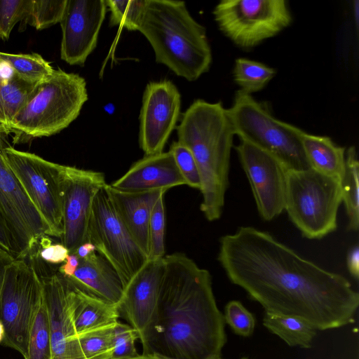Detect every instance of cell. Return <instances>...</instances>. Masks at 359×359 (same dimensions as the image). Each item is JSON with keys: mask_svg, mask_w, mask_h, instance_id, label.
<instances>
[{"mask_svg": "<svg viewBox=\"0 0 359 359\" xmlns=\"http://www.w3.org/2000/svg\"><path fill=\"white\" fill-rule=\"evenodd\" d=\"M218 261L229 280L264 311L299 317L321 331L354 322L359 294L351 283L268 232L241 226L222 236Z\"/></svg>", "mask_w": 359, "mask_h": 359, "instance_id": "1", "label": "cell"}, {"mask_svg": "<svg viewBox=\"0 0 359 359\" xmlns=\"http://www.w3.org/2000/svg\"><path fill=\"white\" fill-rule=\"evenodd\" d=\"M157 319L146 353L172 359H219L225 322L209 271L180 252L164 256Z\"/></svg>", "mask_w": 359, "mask_h": 359, "instance_id": "2", "label": "cell"}, {"mask_svg": "<svg viewBox=\"0 0 359 359\" xmlns=\"http://www.w3.org/2000/svg\"><path fill=\"white\" fill-rule=\"evenodd\" d=\"M178 142L192 153L201 182L200 206L210 222L222 216L229 187L233 129L221 102L195 100L177 126Z\"/></svg>", "mask_w": 359, "mask_h": 359, "instance_id": "3", "label": "cell"}, {"mask_svg": "<svg viewBox=\"0 0 359 359\" xmlns=\"http://www.w3.org/2000/svg\"><path fill=\"white\" fill-rule=\"evenodd\" d=\"M138 31L151 44L156 62L176 75L193 81L209 70L212 51L205 28L184 1L147 0Z\"/></svg>", "mask_w": 359, "mask_h": 359, "instance_id": "4", "label": "cell"}, {"mask_svg": "<svg viewBox=\"0 0 359 359\" xmlns=\"http://www.w3.org/2000/svg\"><path fill=\"white\" fill-rule=\"evenodd\" d=\"M88 100L85 79L58 68L37 83L15 114L8 133L13 143L48 137L66 128Z\"/></svg>", "mask_w": 359, "mask_h": 359, "instance_id": "5", "label": "cell"}, {"mask_svg": "<svg viewBox=\"0 0 359 359\" xmlns=\"http://www.w3.org/2000/svg\"><path fill=\"white\" fill-rule=\"evenodd\" d=\"M227 114L234 134L277 158L288 170L311 168L301 129L276 119L251 95L238 90Z\"/></svg>", "mask_w": 359, "mask_h": 359, "instance_id": "6", "label": "cell"}, {"mask_svg": "<svg viewBox=\"0 0 359 359\" xmlns=\"http://www.w3.org/2000/svg\"><path fill=\"white\" fill-rule=\"evenodd\" d=\"M341 181L312 168L287 170L285 210L302 236L320 239L337 227Z\"/></svg>", "mask_w": 359, "mask_h": 359, "instance_id": "7", "label": "cell"}, {"mask_svg": "<svg viewBox=\"0 0 359 359\" xmlns=\"http://www.w3.org/2000/svg\"><path fill=\"white\" fill-rule=\"evenodd\" d=\"M43 302L41 280L34 266L14 259L8 266L0 297V320L4 327L2 344L27 355L30 330Z\"/></svg>", "mask_w": 359, "mask_h": 359, "instance_id": "8", "label": "cell"}, {"mask_svg": "<svg viewBox=\"0 0 359 359\" xmlns=\"http://www.w3.org/2000/svg\"><path fill=\"white\" fill-rule=\"evenodd\" d=\"M213 14L224 34L245 49L276 36L292 22L284 0H222Z\"/></svg>", "mask_w": 359, "mask_h": 359, "instance_id": "9", "label": "cell"}, {"mask_svg": "<svg viewBox=\"0 0 359 359\" xmlns=\"http://www.w3.org/2000/svg\"><path fill=\"white\" fill-rule=\"evenodd\" d=\"M87 241L117 271L123 287L148 261L116 214L104 187L93 202Z\"/></svg>", "mask_w": 359, "mask_h": 359, "instance_id": "10", "label": "cell"}, {"mask_svg": "<svg viewBox=\"0 0 359 359\" xmlns=\"http://www.w3.org/2000/svg\"><path fill=\"white\" fill-rule=\"evenodd\" d=\"M6 159L30 201L50 226L53 237L62 235L60 187L62 165L46 161L11 146L4 149Z\"/></svg>", "mask_w": 359, "mask_h": 359, "instance_id": "11", "label": "cell"}, {"mask_svg": "<svg viewBox=\"0 0 359 359\" xmlns=\"http://www.w3.org/2000/svg\"><path fill=\"white\" fill-rule=\"evenodd\" d=\"M0 130V210L5 217L18 250V259L27 258L44 236L53 232L33 205L8 165Z\"/></svg>", "mask_w": 359, "mask_h": 359, "instance_id": "12", "label": "cell"}, {"mask_svg": "<svg viewBox=\"0 0 359 359\" xmlns=\"http://www.w3.org/2000/svg\"><path fill=\"white\" fill-rule=\"evenodd\" d=\"M104 173L63 165L60 187L62 211V244L69 253L87 242L88 226L94 198L106 186Z\"/></svg>", "mask_w": 359, "mask_h": 359, "instance_id": "13", "label": "cell"}, {"mask_svg": "<svg viewBox=\"0 0 359 359\" xmlns=\"http://www.w3.org/2000/svg\"><path fill=\"white\" fill-rule=\"evenodd\" d=\"M261 217L271 221L285 210L287 169L274 156L243 140L236 147Z\"/></svg>", "mask_w": 359, "mask_h": 359, "instance_id": "14", "label": "cell"}, {"mask_svg": "<svg viewBox=\"0 0 359 359\" xmlns=\"http://www.w3.org/2000/svg\"><path fill=\"white\" fill-rule=\"evenodd\" d=\"M163 257L144 264L123 287V296L117 305L120 317L137 332L142 353L147 351L156 323Z\"/></svg>", "mask_w": 359, "mask_h": 359, "instance_id": "15", "label": "cell"}, {"mask_svg": "<svg viewBox=\"0 0 359 359\" xmlns=\"http://www.w3.org/2000/svg\"><path fill=\"white\" fill-rule=\"evenodd\" d=\"M181 95L170 80L149 82L144 91L140 114L139 143L145 155L163 151L176 127Z\"/></svg>", "mask_w": 359, "mask_h": 359, "instance_id": "16", "label": "cell"}, {"mask_svg": "<svg viewBox=\"0 0 359 359\" xmlns=\"http://www.w3.org/2000/svg\"><path fill=\"white\" fill-rule=\"evenodd\" d=\"M39 278L50 322L52 359H85L73 321L74 287L57 270Z\"/></svg>", "mask_w": 359, "mask_h": 359, "instance_id": "17", "label": "cell"}, {"mask_svg": "<svg viewBox=\"0 0 359 359\" xmlns=\"http://www.w3.org/2000/svg\"><path fill=\"white\" fill-rule=\"evenodd\" d=\"M104 0H67L62 18L60 57L72 65H82L97 46L104 20Z\"/></svg>", "mask_w": 359, "mask_h": 359, "instance_id": "18", "label": "cell"}, {"mask_svg": "<svg viewBox=\"0 0 359 359\" xmlns=\"http://www.w3.org/2000/svg\"><path fill=\"white\" fill-rule=\"evenodd\" d=\"M186 184L170 151L145 155L135 162L128 171L110 184L128 193L168 189Z\"/></svg>", "mask_w": 359, "mask_h": 359, "instance_id": "19", "label": "cell"}, {"mask_svg": "<svg viewBox=\"0 0 359 359\" xmlns=\"http://www.w3.org/2000/svg\"><path fill=\"white\" fill-rule=\"evenodd\" d=\"M104 190L118 217L135 243L149 254V224L151 210L158 198L166 191L153 190L139 193L118 191L106 184Z\"/></svg>", "mask_w": 359, "mask_h": 359, "instance_id": "20", "label": "cell"}, {"mask_svg": "<svg viewBox=\"0 0 359 359\" xmlns=\"http://www.w3.org/2000/svg\"><path fill=\"white\" fill-rule=\"evenodd\" d=\"M65 278L82 292L114 304L118 305L123 296V284L118 273L97 251L79 259L74 275Z\"/></svg>", "mask_w": 359, "mask_h": 359, "instance_id": "21", "label": "cell"}, {"mask_svg": "<svg viewBox=\"0 0 359 359\" xmlns=\"http://www.w3.org/2000/svg\"><path fill=\"white\" fill-rule=\"evenodd\" d=\"M302 142L311 168L325 175L341 180L345 172V148L327 136L303 131Z\"/></svg>", "mask_w": 359, "mask_h": 359, "instance_id": "22", "label": "cell"}, {"mask_svg": "<svg viewBox=\"0 0 359 359\" xmlns=\"http://www.w3.org/2000/svg\"><path fill=\"white\" fill-rule=\"evenodd\" d=\"M74 290L72 313L77 334L118 321L120 316L117 304L86 294L75 287Z\"/></svg>", "mask_w": 359, "mask_h": 359, "instance_id": "23", "label": "cell"}, {"mask_svg": "<svg viewBox=\"0 0 359 359\" xmlns=\"http://www.w3.org/2000/svg\"><path fill=\"white\" fill-rule=\"evenodd\" d=\"M35 85L20 79L0 58V130L8 133L15 114Z\"/></svg>", "mask_w": 359, "mask_h": 359, "instance_id": "24", "label": "cell"}, {"mask_svg": "<svg viewBox=\"0 0 359 359\" xmlns=\"http://www.w3.org/2000/svg\"><path fill=\"white\" fill-rule=\"evenodd\" d=\"M263 325L290 346L309 348L317 330L309 322L297 316L264 311Z\"/></svg>", "mask_w": 359, "mask_h": 359, "instance_id": "25", "label": "cell"}, {"mask_svg": "<svg viewBox=\"0 0 359 359\" xmlns=\"http://www.w3.org/2000/svg\"><path fill=\"white\" fill-rule=\"evenodd\" d=\"M359 163L355 147H350L345 157V172L341 180L342 202L348 219V229L359 227Z\"/></svg>", "mask_w": 359, "mask_h": 359, "instance_id": "26", "label": "cell"}, {"mask_svg": "<svg viewBox=\"0 0 359 359\" xmlns=\"http://www.w3.org/2000/svg\"><path fill=\"white\" fill-rule=\"evenodd\" d=\"M0 58L7 62L22 81L36 85L48 76L54 69L39 54H11L0 52Z\"/></svg>", "mask_w": 359, "mask_h": 359, "instance_id": "27", "label": "cell"}, {"mask_svg": "<svg viewBox=\"0 0 359 359\" xmlns=\"http://www.w3.org/2000/svg\"><path fill=\"white\" fill-rule=\"evenodd\" d=\"M233 79L241 92L251 95L263 89L276 74V69L245 58L235 61Z\"/></svg>", "mask_w": 359, "mask_h": 359, "instance_id": "28", "label": "cell"}, {"mask_svg": "<svg viewBox=\"0 0 359 359\" xmlns=\"http://www.w3.org/2000/svg\"><path fill=\"white\" fill-rule=\"evenodd\" d=\"M25 359H52L51 332L43 301L33 322Z\"/></svg>", "mask_w": 359, "mask_h": 359, "instance_id": "29", "label": "cell"}, {"mask_svg": "<svg viewBox=\"0 0 359 359\" xmlns=\"http://www.w3.org/2000/svg\"><path fill=\"white\" fill-rule=\"evenodd\" d=\"M66 2L67 0H27L26 11L22 21L37 30L48 28L60 22Z\"/></svg>", "mask_w": 359, "mask_h": 359, "instance_id": "30", "label": "cell"}, {"mask_svg": "<svg viewBox=\"0 0 359 359\" xmlns=\"http://www.w3.org/2000/svg\"><path fill=\"white\" fill-rule=\"evenodd\" d=\"M147 0H107L110 26H119L130 31L139 30Z\"/></svg>", "mask_w": 359, "mask_h": 359, "instance_id": "31", "label": "cell"}, {"mask_svg": "<svg viewBox=\"0 0 359 359\" xmlns=\"http://www.w3.org/2000/svg\"><path fill=\"white\" fill-rule=\"evenodd\" d=\"M116 323L77 334L85 359L104 358L111 346Z\"/></svg>", "mask_w": 359, "mask_h": 359, "instance_id": "32", "label": "cell"}, {"mask_svg": "<svg viewBox=\"0 0 359 359\" xmlns=\"http://www.w3.org/2000/svg\"><path fill=\"white\" fill-rule=\"evenodd\" d=\"M161 195L154 204L149 224V248L148 260H155L165 256V208Z\"/></svg>", "mask_w": 359, "mask_h": 359, "instance_id": "33", "label": "cell"}, {"mask_svg": "<svg viewBox=\"0 0 359 359\" xmlns=\"http://www.w3.org/2000/svg\"><path fill=\"white\" fill-rule=\"evenodd\" d=\"M137 332L128 324L118 321L114 326L111 346L104 359H124L139 355L135 341Z\"/></svg>", "mask_w": 359, "mask_h": 359, "instance_id": "34", "label": "cell"}, {"mask_svg": "<svg viewBox=\"0 0 359 359\" xmlns=\"http://www.w3.org/2000/svg\"><path fill=\"white\" fill-rule=\"evenodd\" d=\"M169 151L186 184L200 190L201 177L196 160L191 151L178 141L173 142Z\"/></svg>", "mask_w": 359, "mask_h": 359, "instance_id": "35", "label": "cell"}, {"mask_svg": "<svg viewBox=\"0 0 359 359\" xmlns=\"http://www.w3.org/2000/svg\"><path fill=\"white\" fill-rule=\"evenodd\" d=\"M225 323L233 332L241 337H250L254 332L255 319L239 301L232 300L225 306L223 314Z\"/></svg>", "mask_w": 359, "mask_h": 359, "instance_id": "36", "label": "cell"}, {"mask_svg": "<svg viewBox=\"0 0 359 359\" xmlns=\"http://www.w3.org/2000/svg\"><path fill=\"white\" fill-rule=\"evenodd\" d=\"M27 0H0V39L8 40L14 26L24 19Z\"/></svg>", "mask_w": 359, "mask_h": 359, "instance_id": "37", "label": "cell"}, {"mask_svg": "<svg viewBox=\"0 0 359 359\" xmlns=\"http://www.w3.org/2000/svg\"><path fill=\"white\" fill-rule=\"evenodd\" d=\"M69 254V250L64 245L52 244L50 236H44L28 257H35L47 264L53 265L64 263Z\"/></svg>", "mask_w": 359, "mask_h": 359, "instance_id": "38", "label": "cell"}, {"mask_svg": "<svg viewBox=\"0 0 359 359\" xmlns=\"http://www.w3.org/2000/svg\"><path fill=\"white\" fill-rule=\"evenodd\" d=\"M0 247L9 252L15 259L18 250L7 221L0 210Z\"/></svg>", "mask_w": 359, "mask_h": 359, "instance_id": "39", "label": "cell"}, {"mask_svg": "<svg viewBox=\"0 0 359 359\" xmlns=\"http://www.w3.org/2000/svg\"><path fill=\"white\" fill-rule=\"evenodd\" d=\"M79 264V258L74 253H69L65 262L58 269L57 271L64 277L72 276Z\"/></svg>", "mask_w": 359, "mask_h": 359, "instance_id": "40", "label": "cell"}, {"mask_svg": "<svg viewBox=\"0 0 359 359\" xmlns=\"http://www.w3.org/2000/svg\"><path fill=\"white\" fill-rule=\"evenodd\" d=\"M347 268L350 274L356 280L359 277V248L353 247L346 257Z\"/></svg>", "mask_w": 359, "mask_h": 359, "instance_id": "41", "label": "cell"}, {"mask_svg": "<svg viewBox=\"0 0 359 359\" xmlns=\"http://www.w3.org/2000/svg\"><path fill=\"white\" fill-rule=\"evenodd\" d=\"M15 259L9 252L0 247V297L8 266Z\"/></svg>", "mask_w": 359, "mask_h": 359, "instance_id": "42", "label": "cell"}, {"mask_svg": "<svg viewBox=\"0 0 359 359\" xmlns=\"http://www.w3.org/2000/svg\"><path fill=\"white\" fill-rule=\"evenodd\" d=\"M95 251L96 249L95 246L89 241H87L79 245L74 253L79 259H83Z\"/></svg>", "mask_w": 359, "mask_h": 359, "instance_id": "43", "label": "cell"}, {"mask_svg": "<svg viewBox=\"0 0 359 359\" xmlns=\"http://www.w3.org/2000/svg\"><path fill=\"white\" fill-rule=\"evenodd\" d=\"M124 359H172L162 355L151 353H142L139 354L136 356H133L131 358H124Z\"/></svg>", "mask_w": 359, "mask_h": 359, "instance_id": "44", "label": "cell"}, {"mask_svg": "<svg viewBox=\"0 0 359 359\" xmlns=\"http://www.w3.org/2000/svg\"><path fill=\"white\" fill-rule=\"evenodd\" d=\"M4 337V327L3 323L0 320V343H2Z\"/></svg>", "mask_w": 359, "mask_h": 359, "instance_id": "45", "label": "cell"}, {"mask_svg": "<svg viewBox=\"0 0 359 359\" xmlns=\"http://www.w3.org/2000/svg\"><path fill=\"white\" fill-rule=\"evenodd\" d=\"M241 359H248V358H241Z\"/></svg>", "mask_w": 359, "mask_h": 359, "instance_id": "46", "label": "cell"}, {"mask_svg": "<svg viewBox=\"0 0 359 359\" xmlns=\"http://www.w3.org/2000/svg\"><path fill=\"white\" fill-rule=\"evenodd\" d=\"M219 359H222V358H219Z\"/></svg>", "mask_w": 359, "mask_h": 359, "instance_id": "47", "label": "cell"}]
</instances>
